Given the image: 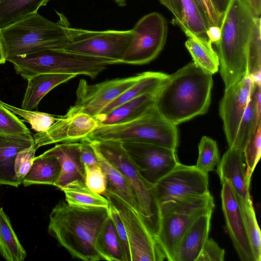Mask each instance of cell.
<instances>
[{"label":"cell","instance_id":"6da1fadb","mask_svg":"<svg viewBox=\"0 0 261 261\" xmlns=\"http://www.w3.org/2000/svg\"><path fill=\"white\" fill-rule=\"evenodd\" d=\"M212 75L193 61L169 75L157 92V110L176 126L205 114L211 103Z\"/></svg>","mask_w":261,"mask_h":261},{"label":"cell","instance_id":"7a4b0ae2","mask_svg":"<svg viewBox=\"0 0 261 261\" xmlns=\"http://www.w3.org/2000/svg\"><path fill=\"white\" fill-rule=\"evenodd\" d=\"M109 217L108 208L78 207L61 200L49 214L48 232L72 257L99 260L96 241Z\"/></svg>","mask_w":261,"mask_h":261},{"label":"cell","instance_id":"3957f363","mask_svg":"<svg viewBox=\"0 0 261 261\" xmlns=\"http://www.w3.org/2000/svg\"><path fill=\"white\" fill-rule=\"evenodd\" d=\"M255 17L246 0H230L222 16L216 45L225 88L248 74L247 50Z\"/></svg>","mask_w":261,"mask_h":261},{"label":"cell","instance_id":"277c9868","mask_svg":"<svg viewBox=\"0 0 261 261\" xmlns=\"http://www.w3.org/2000/svg\"><path fill=\"white\" fill-rule=\"evenodd\" d=\"M57 13L60 17L57 22L37 12L0 29L6 59L44 50L62 49L70 43L79 29L70 27L65 16Z\"/></svg>","mask_w":261,"mask_h":261},{"label":"cell","instance_id":"5b68a950","mask_svg":"<svg viewBox=\"0 0 261 261\" xmlns=\"http://www.w3.org/2000/svg\"><path fill=\"white\" fill-rule=\"evenodd\" d=\"M85 139L89 141H140L176 150L178 134L176 126L163 117L155 105L130 120L116 124H98Z\"/></svg>","mask_w":261,"mask_h":261},{"label":"cell","instance_id":"8992f818","mask_svg":"<svg viewBox=\"0 0 261 261\" xmlns=\"http://www.w3.org/2000/svg\"><path fill=\"white\" fill-rule=\"evenodd\" d=\"M93 142L102 154L126 179L136 196L145 224L156 238L161 215L154 185L147 181L141 175L123 147L122 142L111 140Z\"/></svg>","mask_w":261,"mask_h":261},{"label":"cell","instance_id":"52a82bcc","mask_svg":"<svg viewBox=\"0 0 261 261\" xmlns=\"http://www.w3.org/2000/svg\"><path fill=\"white\" fill-rule=\"evenodd\" d=\"M214 206L210 193L160 205V223L156 239L166 259L174 261L180 240L188 228L198 217L213 211Z\"/></svg>","mask_w":261,"mask_h":261},{"label":"cell","instance_id":"ba28073f","mask_svg":"<svg viewBox=\"0 0 261 261\" xmlns=\"http://www.w3.org/2000/svg\"><path fill=\"white\" fill-rule=\"evenodd\" d=\"M132 30V39L121 64L143 65L155 59L167 39L168 27L165 17L158 12L148 13Z\"/></svg>","mask_w":261,"mask_h":261},{"label":"cell","instance_id":"9c48e42d","mask_svg":"<svg viewBox=\"0 0 261 261\" xmlns=\"http://www.w3.org/2000/svg\"><path fill=\"white\" fill-rule=\"evenodd\" d=\"M102 195L119 213L126 232L130 261H162L166 259L156 237L141 216L115 194L106 190Z\"/></svg>","mask_w":261,"mask_h":261},{"label":"cell","instance_id":"30bf717a","mask_svg":"<svg viewBox=\"0 0 261 261\" xmlns=\"http://www.w3.org/2000/svg\"><path fill=\"white\" fill-rule=\"evenodd\" d=\"M132 35V29L97 31L79 29L73 40L62 49L121 64Z\"/></svg>","mask_w":261,"mask_h":261},{"label":"cell","instance_id":"8fae6325","mask_svg":"<svg viewBox=\"0 0 261 261\" xmlns=\"http://www.w3.org/2000/svg\"><path fill=\"white\" fill-rule=\"evenodd\" d=\"M142 75V72L95 84H89L81 79L76 90L75 102L65 115L85 113L96 118L108 105L134 85Z\"/></svg>","mask_w":261,"mask_h":261},{"label":"cell","instance_id":"7c38bea8","mask_svg":"<svg viewBox=\"0 0 261 261\" xmlns=\"http://www.w3.org/2000/svg\"><path fill=\"white\" fill-rule=\"evenodd\" d=\"M154 187L159 205L210 193L208 174L201 172L195 166L185 165L179 162L159 179Z\"/></svg>","mask_w":261,"mask_h":261},{"label":"cell","instance_id":"4fadbf2b","mask_svg":"<svg viewBox=\"0 0 261 261\" xmlns=\"http://www.w3.org/2000/svg\"><path fill=\"white\" fill-rule=\"evenodd\" d=\"M122 143L141 175L153 185L179 163L176 150L140 141H127Z\"/></svg>","mask_w":261,"mask_h":261},{"label":"cell","instance_id":"5bb4252c","mask_svg":"<svg viewBox=\"0 0 261 261\" xmlns=\"http://www.w3.org/2000/svg\"><path fill=\"white\" fill-rule=\"evenodd\" d=\"M97 120L85 113L59 116L45 131L33 135L36 148L54 144L78 142L85 139L98 126Z\"/></svg>","mask_w":261,"mask_h":261},{"label":"cell","instance_id":"9a60e30c","mask_svg":"<svg viewBox=\"0 0 261 261\" xmlns=\"http://www.w3.org/2000/svg\"><path fill=\"white\" fill-rule=\"evenodd\" d=\"M252 84V79L247 74L240 81L225 88L219 105V113L229 148L233 145L240 121L247 106Z\"/></svg>","mask_w":261,"mask_h":261},{"label":"cell","instance_id":"2e32d148","mask_svg":"<svg viewBox=\"0 0 261 261\" xmlns=\"http://www.w3.org/2000/svg\"><path fill=\"white\" fill-rule=\"evenodd\" d=\"M221 183L222 210L234 248L241 260L255 261L237 195L228 180L224 179Z\"/></svg>","mask_w":261,"mask_h":261},{"label":"cell","instance_id":"e0dca14e","mask_svg":"<svg viewBox=\"0 0 261 261\" xmlns=\"http://www.w3.org/2000/svg\"><path fill=\"white\" fill-rule=\"evenodd\" d=\"M216 172L220 181L228 180L237 195L246 202H251L250 181L246 175L243 153L240 150L228 148L217 165Z\"/></svg>","mask_w":261,"mask_h":261},{"label":"cell","instance_id":"ac0fdd59","mask_svg":"<svg viewBox=\"0 0 261 261\" xmlns=\"http://www.w3.org/2000/svg\"><path fill=\"white\" fill-rule=\"evenodd\" d=\"M34 144L31 133L0 134V186L17 188L21 185L15 173V159L19 152Z\"/></svg>","mask_w":261,"mask_h":261},{"label":"cell","instance_id":"d6986e66","mask_svg":"<svg viewBox=\"0 0 261 261\" xmlns=\"http://www.w3.org/2000/svg\"><path fill=\"white\" fill-rule=\"evenodd\" d=\"M80 146L78 142L61 143L40 154L54 157L60 163L61 172L55 185L59 189L73 180L85 182V168L81 161Z\"/></svg>","mask_w":261,"mask_h":261},{"label":"cell","instance_id":"ffe728a7","mask_svg":"<svg viewBox=\"0 0 261 261\" xmlns=\"http://www.w3.org/2000/svg\"><path fill=\"white\" fill-rule=\"evenodd\" d=\"M213 212L200 215L193 222L180 240L174 261H196L208 238Z\"/></svg>","mask_w":261,"mask_h":261},{"label":"cell","instance_id":"44dd1931","mask_svg":"<svg viewBox=\"0 0 261 261\" xmlns=\"http://www.w3.org/2000/svg\"><path fill=\"white\" fill-rule=\"evenodd\" d=\"M260 88V79L253 80L249 100L240 121L231 148L243 152L246 143L261 122Z\"/></svg>","mask_w":261,"mask_h":261},{"label":"cell","instance_id":"7402d4cb","mask_svg":"<svg viewBox=\"0 0 261 261\" xmlns=\"http://www.w3.org/2000/svg\"><path fill=\"white\" fill-rule=\"evenodd\" d=\"M89 142L96 153L98 164L106 175V190L117 195L142 217L134 192L124 176L102 154L94 142Z\"/></svg>","mask_w":261,"mask_h":261},{"label":"cell","instance_id":"603a6c76","mask_svg":"<svg viewBox=\"0 0 261 261\" xmlns=\"http://www.w3.org/2000/svg\"><path fill=\"white\" fill-rule=\"evenodd\" d=\"M158 91L134 97L108 113L99 115L95 119L99 124H112L136 118L155 105Z\"/></svg>","mask_w":261,"mask_h":261},{"label":"cell","instance_id":"cb8c5ba5","mask_svg":"<svg viewBox=\"0 0 261 261\" xmlns=\"http://www.w3.org/2000/svg\"><path fill=\"white\" fill-rule=\"evenodd\" d=\"M70 74L43 73L28 80V85L22 102L21 109L33 111L52 89L75 77Z\"/></svg>","mask_w":261,"mask_h":261},{"label":"cell","instance_id":"d4e9b609","mask_svg":"<svg viewBox=\"0 0 261 261\" xmlns=\"http://www.w3.org/2000/svg\"><path fill=\"white\" fill-rule=\"evenodd\" d=\"M181 30L188 38L185 46L193 62L212 74L217 72L219 68V58L217 53L212 47V42L206 38L193 34L186 28Z\"/></svg>","mask_w":261,"mask_h":261},{"label":"cell","instance_id":"484cf974","mask_svg":"<svg viewBox=\"0 0 261 261\" xmlns=\"http://www.w3.org/2000/svg\"><path fill=\"white\" fill-rule=\"evenodd\" d=\"M168 75L169 74L161 72H142V75L138 81L108 105L100 114L108 113L128 100L143 94L157 92Z\"/></svg>","mask_w":261,"mask_h":261},{"label":"cell","instance_id":"4316f807","mask_svg":"<svg viewBox=\"0 0 261 261\" xmlns=\"http://www.w3.org/2000/svg\"><path fill=\"white\" fill-rule=\"evenodd\" d=\"M65 196V201L72 206L83 208H108L109 201L103 195L91 190L84 181L75 180L61 189Z\"/></svg>","mask_w":261,"mask_h":261},{"label":"cell","instance_id":"83f0119b","mask_svg":"<svg viewBox=\"0 0 261 261\" xmlns=\"http://www.w3.org/2000/svg\"><path fill=\"white\" fill-rule=\"evenodd\" d=\"M61 169L60 163L56 158L39 155L35 158L22 184L24 187L34 185L55 186Z\"/></svg>","mask_w":261,"mask_h":261},{"label":"cell","instance_id":"f1b7e54d","mask_svg":"<svg viewBox=\"0 0 261 261\" xmlns=\"http://www.w3.org/2000/svg\"><path fill=\"white\" fill-rule=\"evenodd\" d=\"M0 255L7 261H23L27 256L3 207H0Z\"/></svg>","mask_w":261,"mask_h":261},{"label":"cell","instance_id":"f546056e","mask_svg":"<svg viewBox=\"0 0 261 261\" xmlns=\"http://www.w3.org/2000/svg\"><path fill=\"white\" fill-rule=\"evenodd\" d=\"M96 249L101 260L125 261L120 241L110 216L97 236Z\"/></svg>","mask_w":261,"mask_h":261},{"label":"cell","instance_id":"4dcf8cb0","mask_svg":"<svg viewBox=\"0 0 261 261\" xmlns=\"http://www.w3.org/2000/svg\"><path fill=\"white\" fill-rule=\"evenodd\" d=\"M50 0H4L0 2V29L37 12Z\"/></svg>","mask_w":261,"mask_h":261},{"label":"cell","instance_id":"1f68e13d","mask_svg":"<svg viewBox=\"0 0 261 261\" xmlns=\"http://www.w3.org/2000/svg\"><path fill=\"white\" fill-rule=\"evenodd\" d=\"M179 1L184 14V25L180 28H186L197 36L207 38L206 31L209 25L199 0Z\"/></svg>","mask_w":261,"mask_h":261},{"label":"cell","instance_id":"d6a6232c","mask_svg":"<svg viewBox=\"0 0 261 261\" xmlns=\"http://www.w3.org/2000/svg\"><path fill=\"white\" fill-rule=\"evenodd\" d=\"M237 197L241 209L247 236L252 248L255 260L260 261V231L256 218L252 202H246L237 195Z\"/></svg>","mask_w":261,"mask_h":261},{"label":"cell","instance_id":"836d02e7","mask_svg":"<svg viewBox=\"0 0 261 261\" xmlns=\"http://www.w3.org/2000/svg\"><path fill=\"white\" fill-rule=\"evenodd\" d=\"M260 18H254L247 50V74L253 79H261Z\"/></svg>","mask_w":261,"mask_h":261},{"label":"cell","instance_id":"e575fe53","mask_svg":"<svg viewBox=\"0 0 261 261\" xmlns=\"http://www.w3.org/2000/svg\"><path fill=\"white\" fill-rule=\"evenodd\" d=\"M220 160L216 142L212 138L203 136L198 144V157L195 167L203 173L214 170Z\"/></svg>","mask_w":261,"mask_h":261},{"label":"cell","instance_id":"d590c367","mask_svg":"<svg viewBox=\"0 0 261 261\" xmlns=\"http://www.w3.org/2000/svg\"><path fill=\"white\" fill-rule=\"evenodd\" d=\"M0 105L9 110L15 115L23 118L28 122L32 129L37 133L46 130L59 118L50 114L38 111H29L7 104L0 100Z\"/></svg>","mask_w":261,"mask_h":261},{"label":"cell","instance_id":"8d00e7d4","mask_svg":"<svg viewBox=\"0 0 261 261\" xmlns=\"http://www.w3.org/2000/svg\"><path fill=\"white\" fill-rule=\"evenodd\" d=\"M261 122L246 143L243 153L246 164V175L251 180L254 170L260 159L261 153Z\"/></svg>","mask_w":261,"mask_h":261},{"label":"cell","instance_id":"74e56055","mask_svg":"<svg viewBox=\"0 0 261 261\" xmlns=\"http://www.w3.org/2000/svg\"><path fill=\"white\" fill-rule=\"evenodd\" d=\"M22 133H31V132L16 115L0 105V134Z\"/></svg>","mask_w":261,"mask_h":261},{"label":"cell","instance_id":"f35d334b","mask_svg":"<svg viewBox=\"0 0 261 261\" xmlns=\"http://www.w3.org/2000/svg\"><path fill=\"white\" fill-rule=\"evenodd\" d=\"M85 182L91 190L102 195L107 190V177L99 165L85 168Z\"/></svg>","mask_w":261,"mask_h":261},{"label":"cell","instance_id":"ab89813d","mask_svg":"<svg viewBox=\"0 0 261 261\" xmlns=\"http://www.w3.org/2000/svg\"><path fill=\"white\" fill-rule=\"evenodd\" d=\"M37 148L35 144L19 152L16 156L14 171L17 179L20 184L33 163Z\"/></svg>","mask_w":261,"mask_h":261},{"label":"cell","instance_id":"60d3db41","mask_svg":"<svg viewBox=\"0 0 261 261\" xmlns=\"http://www.w3.org/2000/svg\"><path fill=\"white\" fill-rule=\"evenodd\" d=\"M108 210L110 217L113 223L121 243L124 255L125 261H130V252L126 232L119 213L117 208L110 202Z\"/></svg>","mask_w":261,"mask_h":261},{"label":"cell","instance_id":"b9f144b4","mask_svg":"<svg viewBox=\"0 0 261 261\" xmlns=\"http://www.w3.org/2000/svg\"><path fill=\"white\" fill-rule=\"evenodd\" d=\"M225 250L212 239L208 238L196 261H223Z\"/></svg>","mask_w":261,"mask_h":261},{"label":"cell","instance_id":"7bdbcfd3","mask_svg":"<svg viewBox=\"0 0 261 261\" xmlns=\"http://www.w3.org/2000/svg\"><path fill=\"white\" fill-rule=\"evenodd\" d=\"M80 143V159L84 168L99 165L96 153L90 142L84 139Z\"/></svg>","mask_w":261,"mask_h":261},{"label":"cell","instance_id":"ee69618b","mask_svg":"<svg viewBox=\"0 0 261 261\" xmlns=\"http://www.w3.org/2000/svg\"><path fill=\"white\" fill-rule=\"evenodd\" d=\"M174 16V22L180 28L184 25V14L179 0H159Z\"/></svg>","mask_w":261,"mask_h":261},{"label":"cell","instance_id":"f6af8a7d","mask_svg":"<svg viewBox=\"0 0 261 261\" xmlns=\"http://www.w3.org/2000/svg\"><path fill=\"white\" fill-rule=\"evenodd\" d=\"M202 5L210 25L220 26L221 18L214 8L210 0H199Z\"/></svg>","mask_w":261,"mask_h":261},{"label":"cell","instance_id":"bcb514c9","mask_svg":"<svg viewBox=\"0 0 261 261\" xmlns=\"http://www.w3.org/2000/svg\"><path fill=\"white\" fill-rule=\"evenodd\" d=\"M206 36L208 39L216 44L219 41L221 37V29L218 25H210L206 31Z\"/></svg>","mask_w":261,"mask_h":261},{"label":"cell","instance_id":"7dc6e473","mask_svg":"<svg viewBox=\"0 0 261 261\" xmlns=\"http://www.w3.org/2000/svg\"><path fill=\"white\" fill-rule=\"evenodd\" d=\"M216 12L221 18L230 0H210Z\"/></svg>","mask_w":261,"mask_h":261},{"label":"cell","instance_id":"c3c4849f","mask_svg":"<svg viewBox=\"0 0 261 261\" xmlns=\"http://www.w3.org/2000/svg\"><path fill=\"white\" fill-rule=\"evenodd\" d=\"M250 4L256 16H260L261 13V0H250Z\"/></svg>","mask_w":261,"mask_h":261},{"label":"cell","instance_id":"681fc988","mask_svg":"<svg viewBox=\"0 0 261 261\" xmlns=\"http://www.w3.org/2000/svg\"><path fill=\"white\" fill-rule=\"evenodd\" d=\"M6 61V57L4 51L3 43L0 35V64H3L5 63Z\"/></svg>","mask_w":261,"mask_h":261},{"label":"cell","instance_id":"f907efd6","mask_svg":"<svg viewBox=\"0 0 261 261\" xmlns=\"http://www.w3.org/2000/svg\"><path fill=\"white\" fill-rule=\"evenodd\" d=\"M114 1L120 7L125 6L126 5V0H114Z\"/></svg>","mask_w":261,"mask_h":261},{"label":"cell","instance_id":"816d5d0a","mask_svg":"<svg viewBox=\"0 0 261 261\" xmlns=\"http://www.w3.org/2000/svg\"><path fill=\"white\" fill-rule=\"evenodd\" d=\"M249 4H250V0H246Z\"/></svg>","mask_w":261,"mask_h":261},{"label":"cell","instance_id":"f5cc1de1","mask_svg":"<svg viewBox=\"0 0 261 261\" xmlns=\"http://www.w3.org/2000/svg\"><path fill=\"white\" fill-rule=\"evenodd\" d=\"M3 1H4V0H0V2Z\"/></svg>","mask_w":261,"mask_h":261}]
</instances>
